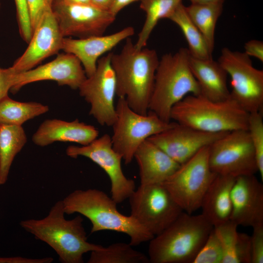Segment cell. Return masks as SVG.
I'll return each instance as SVG.
<instances>
[{
  "label": "cell",
  "mask_w": 263,
  "mask_h": 263,
  "mask_svg": "<svg viewBox=\"0 0 263 263\" xmlns=\"http://www.w3.org/2000/svg\"><path fill=\"white\" fill-rule=\"evenodd\" d=\"M231 199L230 220L238 226L251 227L263 224V185L255 175L236 177Z\"/></svg>",
  "instance_id": "18"
},
{
  "label": "cell",
  "mask_w": 263,
  "mask_h": 263,
  "mask_svg": "<svg viewBox=\"0 0 263 263\" xmlns=\"http://www.w3.org/2000/svg\"><path fill=\"white\" fill-rule=\"evenodd\" d=\"M66 2L72 3L88 4L90 3V0H63Z\"/></svg>",
  "instance_id": "43"
},
{
  "label": "cell",
  "mask_w": 263,
  "mask_h": 263,
  "mask_svg": "<svg viewBox=\"0 0 263 263\" xmlns=\"http://www.w3.org/2000/svg\"><path fill=\"white\" fill-rule=\"evenodd\" d=\"M226 132H206L176 123L148 139L181 165Z\"/></svg>",
  "instance_id": "16"
},
{
  "label": "cell",
  "mask_w": 263,
  "mask_h": 263,
  "mask_svg": "<svg viewBox=\"0 0 263 263\" xmlns=\"http://www.w3.org/2000/svg\"><path fill=\"white\" fill-rule=\"evenodd\" d=\"M141 0H113L110 11L115 16L124 8L129 4Z\"/></svg>",
  "instance_id": "40"
},
{
  "label": "cell",
  "mask_w": 263,
  "mask_h": 263,
  "mask_svg": "<svg viewBox=\"0 0 263 263\" xmlns=\"http://www.w3.org/2000/svg\"><path fill=\"white\" fill-rule=\"evenodd\" d=\"M183 0H141L140 8L145 12L146 19L134 44L140 49L146 47L148 40L158 21L168 19Z\"/></svg>",
  "instance_id": "26"
},
{
  "label": "cell",
  "mask_w": 263,
  "mask_h": 263,
  "mask_svg": "<svg viewBox=\"0 0 263 263\" xmlns=\"http://www.w3.org/2000/svg\"><path fill=\"white\" fill-rule=\"evenodd\" d=\"M134 158L139 167L140 185L162 183L180 165L148 139L139 146Z\"/></svg>",
  "instance_id": "21"
},
{
  "label": "cell",
  "mask_w": 263,
  "mask_h": 263,
  "mask_svg": "<svg viewBox=\"0 0 263 263\" xmlns=\"http://www.w3.org/2000/svg\"><path fill=\"white\" fill-rule=\"evenodd\" d=\"M33 31L42 16L51 9L52 0H26Z\"/></svg>",
  "instance_id": "33"
},
{
  "label": "cell",
  "mask_w": 263,
  "mask_h": 263,
  "mask_svg": "<svg viewBox=\"0 0 263 263\" xmlns=\"http://www.w3.org/2000/svg\"><path fill=\"white\" fill-rule=\"evenodd\" d=\"M15 74L11 67L0 68V100L8 95V93L13 86Z\"/></svg>",
  "instance_id": "37"
},
{
  "label": "cell",
  "mask_w": 263,
  "mask_h": 263,
  "mask_svg": "<svg viewBox=\"0 0 263 263\" xmlns=\"http://www.w3.org/2000/svg\"><path fill=\"white\" fill-rule=\"evenodd\" d=\"M249 113L231 96L214 101L201 94H188L172 108L170 120L210 133L247 130Z\"/></svg>",
  "instance_id": "4"
},
{
  "label": "cell",
  "mask_w": 263,
  "mask_h": 263,
  "mask_svg": "<svg viewBox=\"0 0 263 263\" xmlns=\"http://www.w3.org/2000/svg\"><path fill=\"white\" fill-rule=\"evenodd\" d=\"M51 9L64 37L85 38L103 35L116 16L91 3L77 4L52 0Z\"/></svg>",
  "instance_id": "14"
},
{
  "label": "cell",
  "mask_w": 263,
  "mask_h": 263,
  "mask_svg": "<svg viewBox=\"0 0 263 263\" xmlns=\"http://www.w3.org/2000/svg\"><path fill=\"white\" fill-rule=\"evenodd\" d=\"M66 154L73 158L79 156L90 159L106 173L111 181V197L117 204L128 199L135 189L134 181L124 174L122 156L113 148L111 137L104 134L88 145L69 146Z\"/></svg>",
  "instance_id": "13"
},
{
  "label": "cell",
  "mask_w": 263,
  "mask_h": 263,
  "mask_svg": "<svg viewBox=\"0 0 263 263\" xmlns=\"http://www.w3.org/2000/svg\"></svg>",
  "instance_id": "45"
},
{
  "label": "cell",
  "mask_w": 263,
  "mask_h": 263,
  "mask_svg": "<svg viewBox=\"0 0 263 263\" xmlns=\"http://www.w3.org/2000/svg\"><path fill=\"white\" fill-rule=\"evenodd\" d=\"M238 226L235 223L229 220L213 227L223 250L222 263H238L236 256Z\"/></svg>",
  "instance_id": "30"
},
{
  "label": "cell",
  "mask_w": 263,
  "mask_h": 263,
  "mask_svg": "<svg viewBox=\"0 0 263 263\" xmlns=\"http://www.w3.org/2000/svg\"><path fill=\"white\" fill-rule=\"evenodd\" d=\"M98 134L99 131L95 127L77 119L70 122L47 119L33 134L32 141L41 147L56 141L73 142L85 146L97 138Z\"/></svg>",
  "instance_id": "20"
},
{
  "label": "cell",
  "mask_w": 263,
  "mask_h": 263,
  "mask_svg": "<svg viewBox=\"0 0 263 263\" xmlns=\"http://www.w3.org/2000/svg\"><path fill=\"white\" fill-rule=\"evenodd\" d=\"M118 54L112 53L111 63L116 81V96L125 98L135 112L146 114L159 59L156 51L137 49L130 38Z\"/></svg>",
  "instance_id": "1"
},
{
  "label": "cell",
  "mask_w": 263,
  "mask_h": 263,
  "mask_svg": "<svg viewBox=\"0 0 263 263\" xmlns=\"http://www.w3.org/2000/svg\"><path fill=\"white\" fill-rule=\"evenodd\" d=\"M65 214L78 213L92 224L91 233L111 230L129 236L130 244L137 246L154 236L131 215L121 213L117 203L102 190L76 189L62 200Z\"/></svg>",
  "instance_id": "3"
},
{
  "label": "cell",
  "mask_w": 263,
  "mask_h": 263,
  "mask_svg": "<svg viewBox=\"0 0 263 263\" xmlns=\"http://www.w3.org/2000/svg\"><path fill=\"white\" fill-rule=\"evenodd\" d=\"M213 228L201 213L184 211L167 228L149 242L152 263H192Z\"/></svg>",
  "instance_id": "5"
},
{
  "label": "cell",
  "mask_w": 263,
  "mask_h": 263,
  "mask_svg": "<svg viewBox=\"0 0 263 263\" xmlns=\"http://www.w3.org/2000/svg\"><path fill=\"white\" fill-rule=\"evenodd\" d=\"M0 5H1V4H0Z\"/></svg>",
  "instance_id": "44"
},
{
  "label": "cell",
  "mask_w": 263,
  "mask_h": 263,
  "mask_svg": "<svg viewBox=\"0 0 263 263\" xmlns=\"http://www.w3.org/2000/svg\"><path fill=\"white\" fill-rule=\"evenodd\" d=\"M14 0L19 33L22 35H28L32 32V28L26 0Z\"/></svg>",
  "instance_id": "35"
},
{
  "label": "cell",
  "mask_w": 263,
  "mask_h": 263,
  "mask_svg": "<svg viewBox=\"0 0 263 263\" xmlns=\"http://www.w3.org/2000/svg\"><path fill=\"white\" fill-rule=\"evenodd\" d=\"M131 214L153 236L183 212L162 183L140 185L128 198Z\"/></svg>",
  "instance_id": "9"
},
{
  "label": "cell",
  "mask_w": 263,
  "mask_h": 263,
  "mask_svg": "<svg viewBox=\"0 0 263 263\" xmlns=\"http://www.w3.org/2000/svg\"><path fill=\"white\" fill-rule=\"evenodd\" d=\"M189 54L186 48L172 54H166L156 71L149 111L169 122L172 107L188 94H200V89L189 65Z\"/></svg>",
  "instance_id": "6"
},
{
  "label": "cell",
  "mask_w": 263,
  "mask_h": 263,
  "mask_svg": "<svg viewBox=\"0 0 263 263\" xmlns=\"http://www.w3.org/2000/svg\"><path fill=\"white\" fill-rule=\"evenodd\" d=\"M48 110L47 106L41 103L19 102L7 95L0 100V125L22 126Z\"/></svg>",
  "instance_id": "27"
},
{
  "label": "cell",
  "mask_w": 263,
  "mask_h": 263,
  "mask_svg": "<svg viewBox=\"0 0 263 263\" xmlns=\"http://www.w3.org/2000/svg\"><path fill=\"white\" fill-rule=\"evenodd\" d=\"M236 178L216 174L202 201V214L213 227L230 220L231 191Z\"/></svg>",
  "instance_id": "23"
},
{
  "label": "cell",
  "mask_w": 263,
  "mask_h": 263,
  "mask_svg": "<svg viewBox=\"0 0 263 263\" xmlns=\"http://www.w3.org/2000/svg\"><path fill=\"white\" fill-rule=\"evenodd\" d=\"M88 263H149V258L130 244L116 243L91 252Z\"/></svg>",
  "instance_id": "29"
},
{
  "label": "cell",
  "mask_w": 263,
  "mask_h": 263,
  "mask_svg": "<svg viewBox=\"0 0 263 263\" xmlns=\"http://www.w3.org/2000/svg\"><path fill=\"white\" fill-rule=\"evenodd\" d=\"M189 65L199 86L201 95L214 101L230 97L228 75L218 61L197 58L189 55Z\"/></svg>",
  "instance_id": "22"
},
{
  "label": "cell",
  "mask_w": 263,
  "mask_h": 263,
  "mask_svg": "<svg viewBox=\"0 0 263 263\" xmlns=\"http://www.w3.org/2000/svg\"><path fill=\"white\" fill-rule=\"evenodd\" d=\"M244 53L249 56H253L263 62V42L252 39L246 42L244 46Z\"/></svg>",
  "instance_id": "38"
},
{
  "label": "cell",
  "mask_w": 263,
  "mask_h": 263,
  "mask_svg": "<svg viewBox=\"0 0 263 263\" xmlns=\"http://www.w3.org/2000/svg\"><path fill=\"white\" fill-rule=\"evenodd\" d=\"M191 3L216 4L223 3L225 0H189Z\"/></svg>",
  "instance_id": "42"
},
{
  "label": "cell",
  "mask_w": 263,
  "mask_h": 263,
  "mask_svg": "<svg viewBox=\"0 0 263 263\" xmlns=\"http://www.w3.org/2000/svg\"><path fill=\"white\" fill-rule=\"evenodd\" d=\"M236 256L238 263H251L250 236L244 233H238Z\"/></svg>",
  "instance_id": "36"
},
{
  "label": "cell",
  "mask_w": 263,
  "mask_h": 263,
  "mask_svg": "<svg viewBox=\"0 0 263 263\" xmlns=\"http://www.w3.org/2000/svg\"><path fill=\"white\" fill-rule=\"evenodd\" d=\"M168 19L175 23L182 31L188 44L190 56L207 59L212 58L213 51L201 32L191 21L181 3Z\"/></svg>",
  "instance_id": "25"
},
{
  "label": "cell",
  "mask_w": 263,
  "mask_h": 263,
  "mask_svg": "<svg viewBox=\"0 0 263 263\" xmlns=\"http://www.w3.org/2000/svg\"><path fill=\"white\" fill-rule=\"evenodd\" d=\"M52 257L42 258H29L23 257H0V263H51Z\"/></svg>",
  "instance_id": "39"
},
{
  "label": "cell",
  "mask_w": 263,
  "mask_h": 263,
  "mask_svg": "<svg viewBox=\"0 0 263 263\" xmlns=\"http://www.w3.org/2000/svg\"><path fill=\"white\" fill-rule=\"evenodd\" d=\"M216 174L208 161V146L200 150L162 184L183 211L192 214L200 208L202 199Z\"/></svg>",
  "instance_id": "8"
},
{
  "label": "cell",
  "mask_w": 263,
  "mask_h": 263,
  "mask_svg": "<svg viewBox=\"0 0 263 263\" xmlns=\"http://www.w3.org/2000/svg\"><path fill=\"white\" fill-rule=\"evenodd\" d=\"M263 111L250 113L247 131L253 145L258 172L263 180Z\"/></svg>",
  "instance_id": "31"
},
{
  "label": "cell",
  "mask_w": 263,
  "mask_h": 263,
  "mask_svg": "<svg viewBox=\"0 0 263 263\" xmlns=\"http://www.w3.org/2000/svg\"><path fill=\"white\" fill-rule=\"evenodd\" d=\"M115 108L116 118L112 126L111 141L113 148L126 165L132 162L136 150L144 141L176 124L165 122L150 111L146 114L135 112L124 97H118Z\"/></svg>",
  "instance_id": "7"
},
{
  "label": "cell",
  "mask_w": 263,
  "mask_h": 263,
  "mask_svg": "<svg viewBox=\"0 0 263 263\" xmlns=\"http://www.w3.org/2000/svg\"><path fill=\"white\" fill-rule=\"evenodd\" d=\"M92 5L103 10L109 11L113 0H90Z\"/></svg>",
  "instance_id": "41"
},
{
  "label": "cell",
  "mask_w": 263,
  "mask_h": 263,
  "mask_svg": "<svg viewBox=\"0 0 263 263\" xmlns=\"http://www.w3.org/2000/svg\"><path fill=\"white\" fill-rule=\"evenodd\" d=\"M26 142L22 126L0 125V186L6 183L13 161Z\"/></svg>",
  "instance_id": "24"
},
{
  "label": "cell",
  "mask_w": 263,
  "mask_h": 263,
  "mask_svg": "<svg viewBox=\"0 0 263 263\" xmlns=\"http://www.w3.org/2000/svg\"><path fill=\"white\" fill-rule=\"evenodd\" d=\"M86 77L79 60L74 55L65 52L36 68L16 73L10 91L14 93L25 85L42 80L55 81L59 85L78 89Z\"/></svg>",
  "instance_id": "15"
},
{
  "label": "cell",
  "mask_w": 263,
  "mask_h": 263,
  "mask_svg": "<svg viewBox=\"0 0 263 263\" xmlns=\"http://www.w3.org/2000/svg\"><path fill=\"white\" fill-rule=\"evenodd\" d=\"M64 38L51 9L41 18L33 31L28 47L11 67L17 73L33 69L61 50Z\"/></svg>",
  "instance_id": "17"
},
{
  "label": "cell",
  "mask_w": 263,
  "mask_h": 263,
  "mask_svg": "<svg viewBox=\"0 0 263 263\" xmlns=\"http://www.w3.org/2000/svg\"><path fill=\"white\" fill-rule=\"evenodd\" d=\"M223 257L222 246L213 227L192 263H222Z\"/></svg>",
  "instance_id": "32"
},
{
  "label": "cell",
  "mask_w": 263,
  "mask_h": 263,
  "mask_svg": "<svg viewBox=\"0 0 263 263\" xmlns=\"http://www.w3.org/2000/svg\"><path fill=\"white\" fill-rule=\"evenodd\" d=\"M208 161L216 174L236 178L258 172L247 130L227 132L214 141L208 146Z\"/></svg>",
  "instance_id": "11"
},
{
  "label": "cell",
  "mask_w": 263,
  "mask_h": 263,
  "mask_svg": "<svg viewBox=\"0 0 263 263\" xmlns=\"http://www.w3.org/2000/svg\"><path fill=\"white\" fill-rule=\"evenodd\" d=\"M189 18L205 37L213 51L216 23L223 10V3H191L186 6Z\"/></svg>",
  "instance_id": "28"
},
{
  "label": "cell",
  "mask_w": 263,
  "mask_h": 263,
  "mask_svg": "<svg viewBox=\"0 0 263 263\" xmlns=\"http://www.w3.org/2000/svg\"><path fill=\"white\" fill-rule=\"evenodd\" d=\"M134 33L132 27L128 26L106 36L72 38L64 37L61 50L75 56L80 61L87 77L95 71L98 60L124 39Z\"/></svg>",
  "instance_id": "19"
},
{
  "label": "cell",
  "mask_w": 263,
  "mask_h": 263,
  "mask_svg": "<svg viewBox=\"0 0 263 263\" xmlns=\"http://www.w3.org/2000/svg\"><path fill=\"white\" fill-rule=\"evenodd\" d=\"M251 238V263H263V224L252 227Z\"/></svg>",
  "instance_id": "34"
},
{
  "label": "cell",
  "mask_w": 263,
  "mask_h": 263,
  "mask_svg": "<svg viewBox=\"0 0 263 263\" xmlns=\"http://www.w3.org/2000/svg\"><path fill=\"white\" fill-rule=\"evenodd\" d=\"M111 55L110 52L98 60L94 73L87 77L78 88L80 96L90 104V115L100 125L107 126H112L116 118V81Z\"/></svg>",
  "instance_id": "12"
},
{
  "label": "cell",
  "mask_w": 263,
  "mask_h": 263,
  "mask_svg": "<svg viewBox=\"0 0 263 263\" xmlns=\"http://www.w3.org/2000/svg\"><path fill=\"white\" fill-rule=\"evenodd\" d=\"M65 215L61 200L55 203L45 217L22 220L19 225L36 239L52 248L61 263H82L84 254L103 246L88 241L80 215L67 220Z\"/></svg>",
  "instance_id": "2"
},
{
  "label": "cell",
  "mask_w": 263,
  "mask_h": 263,
  "mask_svg": "<svg viewBox=\"0 0 263 263\" xmlns=\"http://www.w3.org/2000/svg\"><path fill=\"white\" fill-rule=\"evenodd\" d=\"M230 77V96L249 113L263 111V71L244 52L222 49L218 60Z\"/></svg>",
  "instance_id": "10"
}]
</instances>
